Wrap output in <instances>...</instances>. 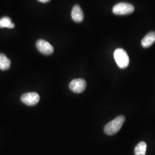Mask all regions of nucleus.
I'll list each match as a JSON object with an SVG mask.
<instances>
[{
    "label": "nucleus",
    "instance_id": "f257e3e1",
    "mask_svg": "<svg viewBox=\"0 0 155 155\" xmlns=\"http://www.w3.org/2000/svg\"><path fill=\"white\" fill-rule=\"evenodd\" d=\"M125 121V117L124 116L117 117L106 125L104 127L105 133L109 136L115 134L121 129Z\"/></svg>",
    "mask_w": 155,
    "mask_h": 155
},
{
    "label": "nucleus",
    "instance_id": "f03ea898",
    "mask_svg": "<svg viewBox=\"0 0 155 155\" xmlns=\"http://www.w3.org/2000/svg\"><path fill=\"white\" fill-rule=\"evenodd\" d=\"M115 61L118 66L121 68H125L129 64V58L125 50L117 48L114 53Z\"/></svg>",
    "mask_w": 155,
    "mask_h": 155
},
{
    "label": "nucleus",
    "instance_id": "7ed1b4c3",
    "mask_svg": "<svg viewBox=\"0 0 155 155\" xmlns=\"http://www.w3.org/2000/svg\"><path fill=\"white\" fill-rule=\"evenodd\" d=\"M134 11V6L127 2H120L114 6L113 12L117 15H127L133 13Z\"/></svg>",
    "mask_w": 155,
    "mask_h": 155
},
{
    "label": "nucleus",
    "instance_id": "20e7f679",
    "mask_svg": "<svg viewBox=\"0 0 155 155\" xmlns=\"http://www.w3.org/2000/svg\"><path fill=\"white\" fill-rule=\"evenodd\" d=\"M86 82L81 78L75 79L69 84V88L75 93H81L86 88Z\"/></svg>",
    "mask_w": 155,
    "mask_h": 155
},
{
    "label": "nucleus",
    "instance_id": "39448f33",
    "mask_svg": "<svg viewBox=\"0 0 155 155\" xmlns=\"http://www.w3.org/2000/svg\"><path fill=\"white\" fill-rule=\"evenodd\" d=\"M40 100L39 94L35 92H30L24 94L21 97L22 103L27 105L32 106L38 104Z\"/></svg>",
    "mask_w": 155,
    "mask_h": 155
},
{
    "label": "nucleus",
    "instance_id": "423d86ee",
    "mask_svg": "<svg viewBox=\"0 0 155 155\" xmlns=\"http://www.w3.org/2000/svg\"><path fill=\"white\" fill-rule=\"evenodd\" d=\"M36 45L39 52L45 55H50L54 52L53 46L45 40L40 39L38 40Z\"/></svg>",
    "mask_w": 155,
    "mask_h": 155
},
{
    "label": "nucleus",
    "instance_id": "0eeeda50",
    "mask_svg": "<svg viewBox=\"0 0 155 155\" xmlns=\"http://www.w3.org/2000/svg\"><path fill=\"white\" fill-rule=\"evenodd\" d=\"M72 20L76 22H82L84 19L83 11L79 5H75L72 8L71 12Z\"/></svg>",
    "mask_w": 155,
    "mask_h": 155
},
{
    "label": "nucleus",
    "instance_id": "6e6552de",
    "mask_svg": "<svg viewBox=\"0 0 155 155\" xmlns=\"http://www.w3.org/2000/svg\"><path fill=\"white\" fill-rule=\"evenodd\" d=\"M155 41V32H150L141 41V45L144 48H148L153 45Z\"/></svg>",
    "mask_w": 155,
    "mask_h": 155
},
{
    "label": "nucleus",
    "instance_id": "1a4fd4ad",
    "mask_svg": "<svg viewBox=\"0 0 155 155\" xmlns=\"http://www.w3.org/2000/svg\"><path fill=\"white\" fill-rule=\"evenodd\" d=\"M11 66V61L4 54L0 53V69L5 71L8 70Z\"/></svg>",
    "mask_w": 155,
    "mask_h": 155
},
{
    "label": "nucleus",
    "instance_id": "9d476101",
    "mask_svg": "<svg viewBox=\"0 0 155 155\" xmlns=\"http://www.w3.org/2000/svg\"><path fill=\"white\" fill-rule=\"evenodd\" d=\"M15 24L12 22V20L9 17H3L0 18V28H13Z\"/></svg>",
    "mask_w": 155,
    "mask_h": 155
},
{
    "label": "nucleus",
    "instance_id": "9b49d317",
    "mask_svg": "<svg viewBox=\"0 0 155 155\" xmlns=\"http://www.w3.org/2000/svg\"><path fill=\"white\" fill-rule=\"evenodd\" d=\"M147 145L145 142H140L137 145L134 149V153L136 155H145L147 152Z\"/></svg>",
    "mask_w": 155,
    "mask_h": 155
},
{
    "label": "nucleus",
    "instance_id": "f8f14e48",
    "mask_svg": "<svg viewBox=\"0 0 155 155\" xmlns=\"http://www.w3.org/2000/svg\"><path fill=\"white\" fill-rule=\"evenodd\" d=\"M38 1L41 2H43V3H46V2H49L50 0H38Z\"/></svg>",
    "mask_w": 155,
    "mask_h": 155
}]
</instances>
